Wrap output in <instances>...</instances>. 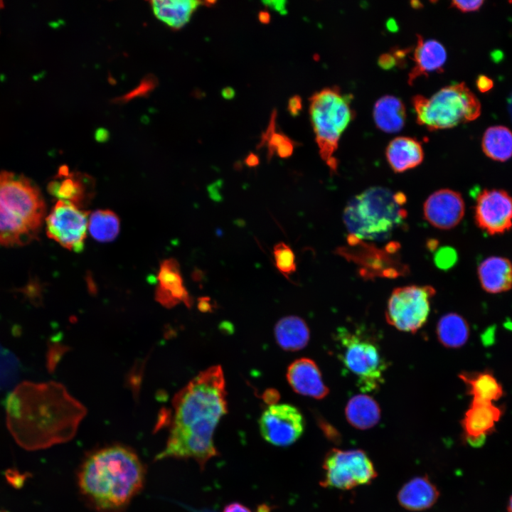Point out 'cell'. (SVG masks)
<instances>
[{
	"label": "cell",
	"mask_w": 512,
	"mask_h": 512,
	"mask_svg": "<svg viewBox=\"0 0 512 512\" xmlns=\"http://www.w3.org/2000/svg\"><path fill=\"white\" fill-rule=\"evenodd\" d=\"M172 405L168 439L156 459H193L203 469L218 455L213 434L228 410L221 367L201 372L175 395Z\"/></svg>",
	"instance_id": "1"
},
{
	"label": "cell",
	"mask_w": 512,
	"mask_h": 512,
	"mask_svg": "<svg viewBox=\"0 0 512 512\" xmlns=\"http://www.w3.org/2000/svg\"><path fill=\"white\" fill-rule=\"evenodd\" d=\"M6 425L18 444L37 450L75 434L85 407L56 382L18 384L5 399Z\"/></svg>",
	"instance_id": "2"
},
{
	"label": "cell",
	"mask_w": 512,
	"mask_h": 512,
	"mask_svg": "<svg viewBox=\"0 0 512 512\" xmlns=\"http://www.w3.org/2000/svg\"><path fill=\"white\" fill-rule=\"evenodd\" d=\"M144 467L131 449L112 445L92 452L78 473L80 493L101 512H119L142 489Z\"/></svg>",
	"instance_id": "3"
},
{
	"label": "cell",
	"mask_w": 512,
	"mask_h": 512,
	"mask_svg": "<svg viewBox=\"0 0 512 512\" xmlns=\"http://www.w3.org/2000/svg\"><path fill=\"white\" fill-rule=\"evenodd\" d=\"M45 211L42 196L29 179L0 172V245H22L34 239Z\"/></svg>",
	"instance_id": "4"
},
{
	"label": "cell",
	"mask_w": 512,
	"mask_h": 512,
	"mask_svg": "<svg viewBox=\"0 0 512 512\" xmlns=\"http://www.w3.org/2000/svg\"><path fill=\"white\" fill-rule=\"evenodd\" d=\"M406 197L381 186L367 188L346 206L343 223L351 235L360 240H383L403 225Z\"/></svg>",
	"instance_id": "5"
},
{
	"label": "cell",
	"mask_w": 512,
	"mask_h": 512,
	"mask_svg": "<svg viewBox=\"0 0 512 512\" xmlns=\"http://www.w3.org/2000/svg\"><path fill=\"white\" fill-rule=\"evenodd\" d=\"M352 98L337 86L324 88L309 98V113L319 154L332 172L338 167L334 154L340 137L356 115Z\"/></svg>",
	"instance_id": "6"
},
{
	"label": "cell",
	"mask_w": 512,
	"mask_h": 512,
	"mask_svg": "<svg viewBox=\"0 0 512 512\" xmlns=\"http://www.w3.org/2000/svg\"><path fill=\"white\" fill-rule=\"evenodd\" d=\"M412 103L417 122L430 131L474 120L481 113L479 100L464 82L447 85L429 98L415 95Z\"/></svg>",
	"instance_id": "7"
},
{
	"label": "cell",
	"mask_w": 512,
	"mask_h": 512,
	"mask_svg": "<svg viewBox=\"0 0 512 512\" xmlns=\"http://www.w3.org/2000/svg\"><path fill=\"white\" fill-rule=\"evenodd\" d=\"M338 357L363 392L378 390L388 364L377 342L360 329L339 327L335 334Z\"/></svg>",
	"instance_id": "8"
},
{
	"label": "cell",
	"mask_w": 512,
	"mask_h": 512,
	"mask_svg": "<svg viewBox=\"0 0 512 512\" xmlns=\"http://www.w3.org/2000/svg\"><path fill=\"white\" fill-rule=\"evenodd\" d=\"M320 484L325 488L348 490L371 483L377 476L373 463L365 451L332 449L325 455Z\"/></svg>",
	"instance_id": "9"
},
{
	"label": "cell",
	"mask_w": 512,
	"mask_h": 512,
	"mask_svg": "<svg viewBox=\"0 0 512 512\" xmlns=\"http://www.w3.org/2000/svg\"><path fill=\"white\" fill-rule=\"evenodd\" d=\"M435 293L430 285L414 284L394 289L385 311L388 323L398 330L415 333L426 323Z\"/></svg>",
	"instance_id": "10"
},
{
	"label": "cell",
	"mask_w": 512,
	"mask_h": 512,
	"mask_svg": "<svg viewBox=\"0 0 512 512\" xmlns=\"http://www.w3.org/2000/svg\"><path fill=\"white\" fill-rule=\"evenodd\" d=\"M347 241L349 247H342L337 252L357 264L363 277L395 278L406 272L407 267L395 255L398 250V244L391 242L382 250L351 235Z\"/></svg>",
	"instance_id": "11"
},
{
	"label": "cell",
	"mask_w": 512,
	"mask_h": 512,
	"mask_svg": "<svg viewBox=\"0 0 512 512\" xmlns=\"http://www.w3.org/2000/svg\"><path fill=\"white\" fill-rule=\"evenodd\" d=\"M88 213L75 205L58 201L46 218L48 236L63 247L80 252L88 229Z\"/></svg>",
	"instance_id": "12"
},
{
	"label": "cell",
	"mask_w": 512,
	"mask_h": 512,
	"mask_svg": "<svg viewBox=\"0 0 512 512\" xmlns=\"http://www.w3.org/2000/svg\"><path fill=\"white\" fill-rule=\"evenodd\" d=\"M262 437L268 443L281 447L292 445L302 435L305 421L301 412L288 404H272L259 420Z\"/></svg>",
	"instance_id": "13"
},
{
	"label": "cell",
	"mask_w": 512,
	"mask_h": 512,
	"mask_svg": "<svg viewBox=\"0 0 512 512\" xmlns=\"http://www.w3.org/2000/svg\"><path fill=\"white\" fill-rule=\"evenodd\" d=\"M474 218L490 235L505 233L512 227V197L503 190L484 189L476 198Z\"/></svg>",
	"instance_id": "14"
},
{
	"label": "cell",
	"mask_w": 512,
	"mask_h": 512,
	"mask_svg": "<svg viewBox=\"0 0 512 512\" xmlns=\"http://www.w3.org/2000/svg\"><path fill=\"white\" fill-rule=\"evenodd\" d=\"M464 202L462 195L449 188L437 190L424 203L425 219L433 227L449 230L457 226L464 215Z\"/></svg>",
	"instance_id": "15"
},
{
	"label": "cell",
	"mask_w": 512,
	"mask_h": 512,
	"mask_svg": "<svg viewBox=\"0 0 512 512\" xmlns=\"http://www.w3.org/2000/svg\"><path fill=\"white\" fill-rule=\"evenodd\" d=\"M501 415V409L492 402L472 400L461 421L464 440L471 446H481L494 431Z\"/></svg>",
	"instance_id": "16"
},
{
	"label": "cell",
	"mask_w": 512,
	"mask_h": 512,
	"mask_svg": "<svg viewBox=\"0 0 512 512\" xmlns=\"http://www.w3.org/2000/svg\"><path fill=\"white\" fill-rule=\"evenodd\" d=\"M93 184L90 176L80 172H70L66 166H62L56 178L48 184V190L59 201L80 208L92 198Z\"/></svg>",
	"instance_id": "17"
},
{
	"label": "cell",
	"mask_w": 512,
	"mask_h": 512,
	"mask_svg": "<svg viewBox=\"0 0 512 512\" xmlns=\"http://www.w3.org/2000/svg\"><path fill=\"white\" fill-rule=\"evenodd\" d=\"M287 378L297 393L316 399H322L329 394L321 373L316 363L306 358L294 361L288 367Z\"/></svg>",
	"instance_id": "18"
},
{
	"label": "cell",
	"mask_w": 512,
	"mask_h": 512,
	"mask_svg": "<svg viewBox=\"0 0 512 512\" xmlns=\"http://www.w3.org/2000/svg\"><path fill=\"white\" fill-rule=\"evenodd\" d=\"M417 37L412 56L415 65L408 75L409 85H412L420 76H427L434 71H443L447 59L446 50L441 43L434 39L425 40L420 35Z\"/></svg>",
	"instance_id": "19"
},
{
	"label": "cell",
	"mask_w": 512,
	"mask_h": 512,
	"mask_svg": "<svg viewBox=\"0 0 512 512\" xmlns=\"http://www.w3.org/2000/svg\"><path fill=\"white\" fill-rule=\"evenodd\" d=\"M439 492L427 476L412 478L406 482L398 494L399 504L411 511L431 508L437 501Z\"/></svg>",
	"instance_id": "20"
},
{
	"label": "cell",
	"mask_w": 512,
	"mask_h": 512,
	"mask_svg": "<svg viewBox=\"0 0 512 512\" xmlns=\"http://www.w3.org/2000/svg\"><path fill=\"white\" fill-rule=\"evenodd\" d=\"M385 155L388 164L395 173L414 169L424 159L422 144L409 137H398L392 139L387 146Z\"/></svg>",
	"instance_id": "21"
},
{
	"label": "cell",
	"mask_w": 512,
	"mask_h": 512,
	"mask_svg": "<svg viewBox=\"0 0 512 512\" xmlns=\"http://www.w3.org/2000/svg\"><path fill=\"white\" fill-rule=\"evenodd\" d=\"M478 277L486 292L491 294L506 292L512 287V265L503 257H487L479 265Z\"/></svg>",
	"instance_id": "22"
},
{
	"label": "cell",
	"mask_w": 512,
	"mask_h": 512,
	"mask_svg": "<svg viewBox=\"0 0 512 512\" xmlns=\"http://www.w3.org/2000/svg\"><path fill=\"white\" fill-rule=\"evenodd\" d=\"M208 1L159 0L149 2L154 16L171 29L181 28L190 20L200 4Z\"/></svg>",
	"instance_id": "23"
},
{
	"label": "cell",
	"mask_w": 512,
	"mask_h": 512,
	"mask_svg": "<svg viewBox=\"0 0 512 512\" xmlns=\"http://www.w3.org/2000/svg\"><path fill=\"white\" fill-rule=\"evenodd\" d=\"M158 279L159 288L158 297L161 301L176 304L182 301L189 304V297L183 285L179 265L174 259L164 260L160 266Z\"/></svg>",
	"instance_id": "24"
},
{
	"label": "cell",
	"mask_w": 512,
	"mask_h": 512,
	"mask_svg": "<svg viewBox=\"0 0 512 512\" xmlns=\"http://www.w3.org/2000/svg\"><path fill=\"white\" fill-rule=\"evenodd\" d=\"M373 114L377 127L387 133L402 129L406 119L405 105L393 95L380 97L375 103Z\"/></svg>",
	"instance_id": "25"
},
{
	"label": "cell",
	"mask_w": 512,
	"mask_h": 512,
	"mask_svg": "<svg viewBox=\"0 0 512 512\" xmlns=\"http://www.w3.org/2000/svg\"><path fill=\"white\" fill-rule=\"evenodd\" d=\"M348 422L353 427L365 430L375 426L380 419V408L378 402L367 395H357L351 398L346 407Z\"/></svg>",
	"instance_id": "26"
},
{
	"label": "cell",
	"mask_w": 512,
	"mask_h": 512,
	"mask_svg": "<svg viewBox=\"0 0 512 512\" xmlns=\"http://www.w3.org/2000/svg\"><path fill=\"white\" fill-rule=\"evenodd\" d=\"M309 330L305 321L295 316L281 319L275 325L274 336L285 351H295L304 348L309 340Z\"/></svg>",
	"instance_id": "27"
},
{
	"label": "cell",
	"mask_w": 512,
	"mask_h": 512,
	"mask_svg": "<svg viewBox=\"0 0 512 512\" xmlns=\"http://www.w3.org/2000/svg\"><path fill=\"white\" fill-rule=\"evenodd\" d=\"M459 378L465 383L467 392L474 400L492 402L503 395L501 385L488 371L462 372Z\"/></svg>",
	"instance_id": "28"
},
{
	"label": "cell",
	"mask_w": 512,
	"mask_h": 512,
	"mask_svg": "<svg viewBox=\"0 0 512 512\" xmlns=\"http://www.w3.org/2000/svg\"><path fill=\"white\" fill-rule=\"evenodd\" d=\"M439 341L445 347L456 348L464 346L469 336L466 321L457 313L442 316L437 325Z\"/></svg>",
	"instance_id": "29"
},
{
	"label": "cell",
	"mask_w": 512,
	"mask_h": 512,
	"mask_svg": "<svg viewBox=\"0 0 512 512\" xmlns=\"http://www.w3.org/2000/svg\"><path fill=\"white\" fill-rule=\"evenodd\" d=\"M481 145L489 158L506 161L512 157V132L503 126L491 127L486 130Z\"/></svg>",
	"instance_id": "30"
},
{
	"label": "cell",
	"mask_w": 512,
	"mask_h": 512,
	"mask_svg": "<svg viewBox=\"0 0 512 512\" xmlns=\"http://www.w3.org/2000/svg\"><path fill=\"white\" fill-rule=\"evenodd\" d=\"M88 230L92 237L100 242L112 241L119 231V218L109 210H96L89 217Z\"/></svg>",
	"instance_id": "31"
},
{
	"label": "cell",
	"mask_w": 512,
	"mask_h": 512,
	"mask_svg": "<svg viewBox=\"0 0 512 512\" xmlns=\"http://www.w3.org/2000/svg\"><path fill=\"white\" fill-rule=\"evenodd\" d=\"M20 372L21 363L17 356L0 343V390L12 388Z\"/></svg>",
	"instance_id": "32"
},
{
	"label": "cell",
	"mask_w": 512,
	"mask_h": 512,
	"mask_svg": "<svg viewBox=\"0 0 512 512\" xmlns=\"http://www.w3.org/2000/svg\"><path fill=\"white\" fill-rule=\"evenodd\" d=\"M273 254L276 267L282 274L288 277L296 271L295 255L289 245L282 242L276 244Z\"/></svg>",
	"instance_id": "33"
},
{
	"label": "cell",
	"mask_w": 512,
	"mask_h": 512,
	"mask_svg": "<svg viewBox=\"0 0 512 512\" xmlns=\"http://www.w3.org/2000/svg\"><path fill=\"white\" fill-rule=\"evenodd\" d=\"M457 260V254L454 249L450 247H443L435 254L434 262L442 270H448L453 267Z\"/></svg>",
	"instance_id": "34"
},
{
	"label": "cell",
	"mask_w": 512,
	"mask_h": 512,
	"mask_svg": "<svg viewBox=\"0 0 512 512\" xmlns=\"http://www.w3.org/2000/svg\"><path fill=\"white\" fill-rule=\"evenodd\" d=\"M156 85V79L153 75H147L143 79L141 84L132 92L122 97L119 101L124 102L125 100H132L137 96H143L151 92Z\"/></svg>",
	"instance_id": "35"
},
{
	"label": "cell",
	"mask_w": 512,
	"mask_h": 512,
	"mask_svg": "<svg viewBox=\"0 0 512 512\" xmlns=\"http://www.w3.org/2000/svg\"><path fill=\"white\" fill-rule=\"evenodd\" d=\"M484 4L483 1H452L451 6L463 12L478 10Z\"/></svg>",
	"instance_id": "36"
},
{
	"label": "cell",
	"mask_w": 512,
	"mask_h": 512,
	"mask_svg": "<svg viewBox=\"0 0 512 512\" xmlns=\"http://www.w3.org/2000/svg\"><path fill=\"white\" fill-rule=\"evenodd\" d=\"M396 64H398V60L393 53H383L378 58V65L383 69L393 68Z\"/></svg>",
	"instance_id": "37"
},
{
	"label": "cell",
	"mask_w": 512,
	"mask_h": 512,
	"mask_svg": "<svg viewBox=\"0 0 512 512\" xmlns=\"http://www.w3.org/2000/svg\"><path fill=\"white\" fill-rule=\"evenodd\" d=\"M294 146L293 142L289 138L278 147L276 153L281 158H287L292 155Z\"/></svg>",
	"instance_id": "38"
},
{
	"label": "cell",
	"mask_w": 512,
	"mask_h": 512,
	"mask_svg": "<svg viewBox=\"0 0 512 512\" xmlns=\"http://www.w3.org/2000/svg\"><path fill=\"white\" fill-rule=\"evenodd\" d=\"M302 99L296 95L291 97L288 102V110L293 117L297 116L302 110Z\"/></svg>",
	"instance_id": "39"
},
{
	"label": "cell",
	"mask_w": 512,
	"mask_h": 512,
	"mask_svg": "<svg viewBox=\"0 0 512 512\" xmlns=\"http://www.w3.org/2000/svg\"><path fill=\"white\" fill-rule=\"evenodd\" d=\"M262 4L275 11L279 12L282 15L287 14V10L286 1H263Z\"/></svg>",
	"instance_id": "40"
},
{
	"label": "cell",
	"mask_w": 512,
	"mask_h": 512,
	"mask_svg": "<svg viewBox=\"0 0 512 512\" xmlns=\"http://www.w3.org/2000/svg\"><path fill=\"white\" fill-rule=\"evenodd\" d=\"M223 512H252L251 510L246 506L238 503L233 502L226 505Z\"/></svg>",
	"instance_id": "41"
},
{
	"label": "cell",
	"mask_w": 512,
	"mask_h": 512,
	"mask_svg": "<svg viewBox=\"0 0 512 512\" xmlns=\"http://www.w3.org/2000/svg\"><path fill=\"white\" fill-rule=\"evenodd\" d=\"M478 88L481 92L488 91L493 86L491 80L484 75H480L476 81Z\"/></svg>",
	"instance_id": "42"
},
{
	"label": "cell",
	"mask_w": 512,
	"mask_h": 512,
	"mask_svg": "<svg viewBox=\"0 0 512 512\" xmlns=\"http://www.w3.org/2000/svg\"><path fill=\"white\" fill-rule=\"evenodd\" d=\"M245 164L249 167H255L260 163L258 156L253 154H249L245 159Z\"/></svg>",
	"instance_id": "43"
},
{
	"label": "cell",
	"mask_w": 512,
	"mask_h": 512,
	"mask_svg": "<svg viewBox=\"0 0 512 512\" xmlns=\"http://www.w3.org/2000/svg\"><path fill=\"white\" fill-rule=\"evenodd\" d=\"M222 96L226 100H231L235 95V90L230 87H226L222 90Z\"/></svg>",
	"instance_id": "44"
},
{
	"label": "cell",
	"mask_w": 512,
	"mask_h": 512,
	"mask_svg": "<svg viewBox=\"0 0 512 512\" xmlns=\"http://www.w3.org/2000/svg\"><path fill=\"white\" fill-rule=\"evenodd\" d=\"M259 19L263 23H268L270 20V16L267 11H260L259 13Z\"/></svg>",
	"instance_id": "45"
},
{
	"label": "cell",
	"mask_w": 512,
	"mask_h": 512,
	"mask_svg": "<svg viewBox=\"0 0 512 512\" xmlns=\"http://www.w3.org/2000/svg\"><path fill=\"white\" fill-rule=\"evenodd\" d=\"M508 112H509L510 115L512 119V92L511 93V95L508 97Z\"/></svg>",
	"instance_id": "46"
},
{
	"label": "cell",
	"mask_w": 512,
	"mask_h": 512,
	"mask_svg": "<svg viewBox=\"0 0 512 512\" xmlns=\"http://www.w3.org/2000/svg\"><path fill=\"white\" fill-rule=\"evenodd\" d=\"M507 511L512 512V494L509 498L508 503L507 505Z\"/></svg>",
	"instance_id": "47"
},
{
	"label": "cell",
	"mask_w": 512,
	"mask_h": 512,
	"mask_svg": "<svg viewBox=\"0 0 512 512\" xmlns=\"http://www.w3.org/2000/svg\"><path fill=\"white\" fill-rule=\"evenodd\" d=\"M4 2L2 1H0V9L4 8Z\"/></svg>",
	"instance_id": "48"
},
{
	"label": "cell",
	"mask_w": 512,
	"mask_h": 512,
	"mask_svg": "<svg viewBox=\"0 0 512 512\" xmlns=\"http://www.w3.org/2000/svg\"><path fill=\"white\" fill-rule=\"evenodd\" d=\"M194 512H211V511L204 510V511H195Z\"/></svg>",
	"instance_id": "49"
}]
</instances>
